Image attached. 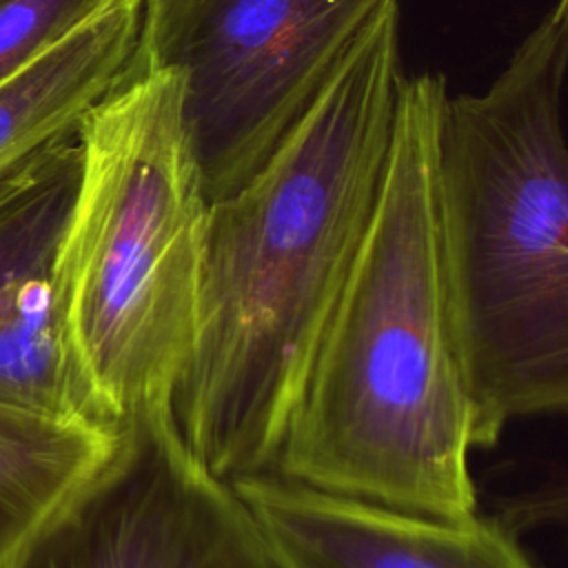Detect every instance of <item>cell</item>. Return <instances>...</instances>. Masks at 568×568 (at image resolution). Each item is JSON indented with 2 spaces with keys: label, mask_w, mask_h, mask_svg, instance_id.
Returning a JSON list of instances; mask_svg holds the SVG:
<instances>
[{
  "label": "cell",
  "mask_w": 568,
  "mask_h": 568,
  "mask_svg": "<svg viewBox=\"0 0 568 568\" xmlns=\"http://www.w3.org/2000/svg\"><path fill=\"white\" fill-rule=\"evenodd\" d=\"M118 428L0 402V568H18L89 486L115 450Z\"/></svg>",
  "instance_id": "cell-10"
},
{
  "label": "cell",
  "mask_w": 568,
  "mask_h": 568,
  "mask_svg": "<svg viewBox=\"0 0 568 568\" xmlns=\"http://www.w3.org/2000/svg\"><path fill=\"white\" fill-rule=\"evenodd\" d=\"M109 0H0V84Z\"/></svg>",
  "instance_id": "cell-11"
},
{
  "label": "cell",
  "mask_w": 568,
  "mask_h": 568,
  "mask_svg": "<svg viewBox=\"0 0 568 568\" xmlns=\"http://www.w3.org/2000/svg\"><path fill=\"white\" fill-rule=\"evenodd\" d=\"M18 568H275L233 490L182 442L171 408L129 417L109 462Z\"/></svg>",
  "instance_id": "cell-6"
},
{
  "label": "cell",
  "mask_w": 568,
  "mask_h": 568,
  "mask_svg": "<svg viewBox=\"0 0 568 568\" xmlns=\"http://www.w3.org/2000/svg\"><path fill=\"white\" fill-rule=\"evenodd\" d=\"M144 0H109L0 84V182L49 144L75 135L82 115L124 73Z\"/></svg>",
  "instance_id": "cell-9"
},
{
  "label": "cell",
  "mask_w": 568,
  "mask_h": 568,
  "mask_svg": "<svg viewBox=\"0 0 568 568\" xmlns=\"http://www.w3.org/2000/svg\"><path fill=\"white\" fill-rule=\"evenodd\" d=\"M564 78L559 58L519 49L486 91L442 104V277L475 448L568 402Z\"/></svg>",
  "instance_id": "cell-3"
},
{
  "label": "cell",
  "mask_w": 568,
  "mask_h": 568,
  "mask_svg": "<svg viewBox=\"0 0 568 568\" xmlns=\"http://www.w3.org/2000/svg\"><path fill=\"white\" fill-rule=\"evenodd\" d=\"M80 182L62 242L64 324L104 415L171 408L197 313L209 202L182 80L129 60L82 115Z\"/></svg>",
  "instance_id": "cell-4"
},
{
  "label": "cell",
  "mask_w": 568,
  "mask_h": 568,
  "mask_svg": "<svg viewBox=\"0 0 568 568\" xmlns=\"http://www.w3.org/2000/svg\"><path fill=\"white\" fill-rule=\"evenodd\" d=\"M82 151L62 138L0 182V402L118 428L71 353L60 255Z\"/></svg>",
  "instance_id": "cell-7"
},
{
  "label": "cell",
  "mask_w": 568,
  "mask_h": 568,
  "mask_svg": "<svg viewBox=\"0 0 568 568\" xmlns=\"http://www.w3.org/2000/svg\"><path fill=\"white\" fill-rule=\"evenodd\" d=\"M275 568H537L510 528L417 515L264 470L231 481Z\"/></svg>",
  "instance_id": "cell-8"
},
{
  "label": "cell",
  "mask_w": 568,
  "mask_h": 568,
  "mask_svg": "<svg viewBox=\"0 0 568 568\" xmlns=\"http://www.w3.org/2000/svg\"><path fill=\"white\" fill-rule=\"evenodd\" d=\"M386 0H144L133 62L182 80L206 202L266 160Z\"/></svg>",
  "instance_id": "cell-5"
},
{
  "label": "cell",
  "mask_w": 568,
  "mask_h": 568,
  "mask_svg": "<svg viewBox=\"0 0 568 568\" xmlns=\"http://www.w3.org/2000/svg\"><path fill=\"white\" fill-rule=\"evenodd\" d=\"M446 80L402 78L379 193L271 470L337 495L477 513L470 404L442 277L437 133Z\"/></svg>",
  "instance_id": "cell-2"
},
{
  "label": "cell",
  "mask_w": 568,
  "mask_h": 568,
  "mask_svg": "<svg viewBox=\"0 0 568 568\" xmlns=\"http://www.w3.org/2000/svg\"><path fill=\"white\" fill-rule=\"evenodd\" d=\"M402 78L399 2L386 0L253 175L206 209L195 331L171 415L224 481L275 464L379 193Z\"/></svg>",
  "instance_id": "cell-1"
}]
</instances>
